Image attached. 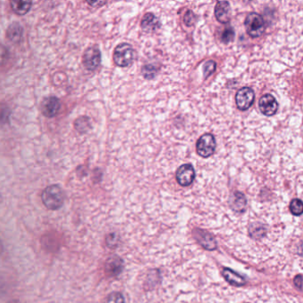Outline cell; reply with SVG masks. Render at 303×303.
<instances>
[{
    "label": "cell",
    "mask_w": 303,
    "mask_h": 303,
    "mask_svg": "<svg viewBox=\"0 0 303 303\" xmlns=\"http://www.w3.org/2000/svg\"><path fill=\"white\" fill-rule=\"evenodd\" d=\"M184 21H185V23L187 26H189V27L194 24L195 16H194V14L192 13V11H187L186 14L185 15V17H184Z\"/></svg>",
    "instance_id": "cell-23"
},
{
    "label": "cell",
    "mask_w": 303,
    "mask_h": 303,
    "mask_svg": "<svg viewBox=\"0 0 303 303\" xmlns=\"http://www.w3.org/2000/svg\"><path fill=\"white\" fill-rule=\"evenodd\" d=\"M155 73H156V70L152 66H146L143 68V74L145 77L151 78L155 75Z\"/></svg>",
    "instance_id": "cell-24"
},
{
    "label": "cell",
    "mask_w": 303,
    "mask_h": 303,
    "mask_svg": "<svg viewBox=\"0 0 303 303\" xmlns=\"http://www.w3.org/2000/svg\"><path fill=\"white\" fill-rule=\"evenodd\" d=\"M136 52L134 48L127 43L118 45L114 52V62L119 67H127L134 62Z\"/></svg>",
    "instance_id": "cell-2"
},
{
    "label": "cell",
    "mask_w": 303,
    "mask_h": 303,
    "mask_svg": "<svg viewBox=\"0 0 303 303\" xmlns=\"http://www.w3.org/2000/svg\"><path fill=\"white\" fill-rule=\"evenodd\" d=\"M12 9L17 15L23 16L31 9L32 2L31 1H12L10 3Z\"/></svg>",
    "instance_id": "cell-17"
},
{
    "label": "cell",
    "mask_w": 303,
    "mask_h": 303,
    "mask_svg": "<svg viewBox=\"0 0 303 303\" xmlns=\"http://www.w3.org/2000/svg\"><path fill=\"white\" fill-rule=\"evenodd\" d=\"M106 303H124V298L121 293H112L108 296Z\"/></svg>",
    "instance_id": "cell-22"
},
{
    "label": "cell",
    "mask_w": 303,
    "mask_h": 303,
    "mask_svg": "<svg viewBox=\"0 0 303 303\" xmlns=\"http://www.w3.org/2000/svg\"><path fill=\"white\" fill-rule=\"evenodd\" d=\"M6 35H7V37L12 42L17 43V42L20 41L21 36H22V28H21V26L19 23H17V22L11 24L9 26V28H8V30H7Z\"/></svg>",
    "instance_id": "cell-16"
},
{
    "label": "cell",
    "mask_w": 303,
    "mask_h": 303,
    "mask_svg": "<svg viewBox=\"0 0 303 303\" xmlns=\"http://www.w3.org/2000/svg\"><path fill=\"white\" fill-rule=\"evenodd\" d=\"M230 206L231 208L235 212H243L246 209L247 206V198L241 192H235L230 199Z\"/></svg>",
    "instance_id": "cell-13"
},
{
    "label": "cell",
    "mask_w": 303,
    "mask_h": 303,
    "mask_svg": "<svg viewBox=\"0 0 303 303\" xmlns=\"http://www.w3.org/2000/svg\"><path fill=\"white\" fill-rule=\"evenodd\" d=\"M8 303H19L17 301H10Z\"/></svg>",
    "instance_id": "cell-28"
},
{
    "label": "cell",
    "mask_w": 303,
    "mask_h": 303,
    "mask_svg": "<svg viewBox=\"0 0 303 303\" xmlns=\"http://www.w3.org/2000/svg\"><path fill=\"white\" fill-rule=\"evenodd\" d=\"M42 201L49 210H58L64 203V193L60 186H49L42 193Z\"/></svg>",
    "instance_id": "cell-1"
},
{
    "label": "cell",
    "mask_w": 303,
    "mask_h": 303,
    "mask_svg": "<svg viewBox=\"0 0 303 303\" xmlns=\"http://www.w3.org/2000/svg\"><path fill=\"white\" fill-rule=\"evenodd\" d=\"M266 232V229L264 228L263 225L260 224V223H255V224H252L249 228V233L252 237H255V238H260L262 236H264Z\"/></svg>",
    "instance_id": "cell-19"
},
{
    "label": "cell",
    "mask_w": 303,
    "mask_h": 303,
    "mask_svg": "<svg viewBox=\"0 0 303 303\" xmlns=\"http://www.w3.org/2000/svg\"><path fill=\"white\" fill-rule=\"evenodd\" d=\"M216 147H217V143H216L215 137L210 134L202 135V137L198 140L197 144H196L198 155L205 159L211 157L215 153Z\"/></svg>",
    "instance_id": "cell-4"
},
{
    "label": "cell",
    "mask_w": 303,
    "mask_h": 303,
    "mask_svg": "<svg viewBox=\"0 0 303 303\" xmlns=\"http://www.w3.org/2000/svg\"><path fill=\"white\" fill-rule=\"evenodd\" d=\"M176 177L177 182L183 187L191 185L195 178L193 166L190 164H183L177 169Z\"/></svg>",
    "instance_id": "cell-7"
},
{
    "label": "cell",
    "mask_w": 303,
    "mask_h": 303,
    "mask_svg": "<svg viewBox=\"0 0 303 303\" xmlns=\"http://www.w3.org/2000/svg\"><path fill=\"white\" fill-rule=\"evenodd\" d=\"M245 27L248 35L251 37L262 36L266 29L263 16L257 13H250L248 15L245 20Z\"/></svg>",
    "instance_id": "cell-3"
},
{
    "label": "cell",
    "mask_w": 303,
    "mask_h": 303,
    "mask_svg": "<svg viewBox=\"0 0 303 303\" xmlns=\"http://www.w3.org/2000/svg\"><path fill=\"white\" fill-rule=\"evenodd\" d=\"M106 243H107L108 247H115V246L117 245V235H116V234H111V235H109L108 237L106 238Z\"/></svg>",
    "instance_id": "cell-26"
},
{
    "label": "cell",
    "mask_w": 303,
    "mask_h": 303,
    "mask_svg": "<svg viewBox=\"0 0 303 303\" xmlns=\"http://www.w3.org/2000/svg\"><path fill=\"white\" fill-rule=\"evenodd\" d=\"M83 62L87 70L94 71L100 66L101 62V53L99 48L89 47L84 53Z\"/></svg>",
    "instance_id": "cell-6"
},
{
    "label": "cell",
    "mask_w": 303,
    "mask_h": 303,
    "mask_svg": "<svg viewBox=\"0 0 303 303\" xmlns=\"http://www.w3.org/2000/svg\"><path fill=\"white\" fill-rule=\"evenodd\" d=\"M160 21L156 16L151 13H147L143 17L141 21V28L147 32H153L160 28Z\"/></svg>",
    "instance_id": "cell-12"
},
{
    "label": "cell",
    "mask_w": 303,
    "mask_h": 303,
    "mask_svg": "<svg viewBox=\"0 0 303 303\" xmlns=\"http://www.w3.org/2000/svg\"><path fill=\"white\" fill-rule=\"evenodd\" d=\"M259 108H260V110L263 115H265L267 117H271L273 115L277 113L278 103L276 98L271 94L267 93V94H264L260 99Z\"/></svg>",
    "instance_id": "cell-8"
},
{
    "label": "cell",
    "mask_w": 303,
    "mask_h": 303,
    "mask_svg": "<svg viewBox=\"0 0 303 303\" xmlns=\"http://www.w3.org/2000/svg\"><path fill=\"white\" fill-rule=\"evenodd\" d=\"M234 36H235L234 30H233L232 27H229V28H226L222 32L221 39H222V41L223 43L228 44V43L233 41Z\"/></svg>",
    "instance_id": "cell-21"
},
{
    "label": "cell",
    "mask_w": 303,
    "mask_h": 303,
    "mask_svg": "<svg viewBox=\"0 0 303 303\" xmlns=\"http://www.w3.org/2000/svg\"><path fill=\"white\" fill-rule=\"evenodd\" d=\"M290 211L293 215L300 216L303 214V202L301 199L295 198L290 203Z\"/></svg>",
    "instance_id": "cell-18"
},
{
    "label": "cell",
    "mask_w": 303,
    "mask_h": 303,
    "mask_svg": "<svg viewBox=\"0 0 303 303\" xmlns=\"http://www.w3.org/2000/svg\"><path fill=\"white\" fill-rule=\"evenodd\" d=\"M216 68H217V63L214 62V61H208V62H206L204 64V66H203L204 77L207 78L210 75H212L213 73L216 71Z\"/></svg>",
    "instance_id": "cell-20"
},
{
    "label": "cell",
    "mask_w": 303,
    "mask_h": 303,
    "mask_svg": "<svg viewBox=\"0 0 303 303\" xmlns=\"http://www.w3.org/2000/svg\"><path fill=\"white\" fill-rule=\"evenodd\" d=\"M215 16L219 22L227 23L231 20V5L227 1H218L215 7Z\"/></svg>",
    "instance_id": "cell-11"
},
{
    "label": "cell",
    "mask_w": 303,
    "mask_h": 303,
    "mask_svg": "<svg viewBox=\"0 0 303 303\" xmlns=\"http://www.w3.org/2000/svg\"><path fill=\"white\" fill-rule=\"evenodd\" d=\"M61 108V102L58 98H46L42 103V112L47 118H52L56 116Z\"/></svg>",
    "instance_id": "cell-10"
},
{
    "label": "cell",
    "mask_w": 303,
    "mask_h": 303,
    "mask_svg": "<svg viewBox=\"0 0 303 303\" xmlns=\"http://www.w3.org/2000/svg\"><path fill=\"white\" fill-rule=\"evenodd\" d=\"M255 94L252 88H243L237 91L236 94V104L238 109L247 110L250 108L254 102Z\"/></svg>",
    "instance_id": "cell-5"
},
{
    "label": "cell",
    "mask_w": 303,
    "mask_h": 303,
    "mask_svg": "<svg viewBox=\"0 0 303 303\" xmlns=\"http://www.w3.org/2000/svg\"><path fill=\"white\" fill-rule=\"evenodd\" d=\"M8 58L7 48L3 45H0V64H3Z\"/></svg>",
    "instance_id": "cell-25"
},
{
    "label": "cell",
    "mask_w": 303,
    "mask_h": 303,
    "mask_svg": "<svg viewBox=\"0 0 303 303\" xmlns=\"http://www.w3.org/2000/svg\"><path fill=\"white\" fill-rule=\"evenodd\" d=\"M122 269V261L118 256L110 257L106 263V271L109 276H117Z\"/></svg>",
    "instance_id": "cell-14"
},
{
    "label": "cell",
    "mask_w": 303,
    "mask_h": 303,
    "mask_svg": "<svg viewBox=\"0 0 303 303\" xmlns=\"http://www.w3.org/2000/svg\"><path fill=\"white\" fill-rule=\"evenodd\" d=\"M222 276L228 283L235 286H241L246 284L245 278H243L242 276L238 275L237 273L234 272L231 268L224 267L222 270Z\"/></svg>",
    "instance_id": "cell-15"
},
{
    "label": "cell",
    "mask_w": 303,
    "mask_h": 303,
    "mask_svg": "<svg viewBox=\"0 0 303 303\" xmlns=\"http://www.w3.org/2000/svg\"><path fill=\"white\" fill-rule=\"evenodd\" d=\"M193 235H194V237L197 240L198 243L203 248H205L206 250H208V251L216 250L217 241H216L215 237L209 232L196 229L193 232Z\"/></svg>",
    "instance_id": "cell-9"
},
{
    "label": "cell",
    "mask_w": 303,
    "mask_h": 303,
    "mask_svg": "<svg viewBox=\"0 0 303 303\" xmlns=\"http://www.w3.org/2000/svg\"><path fill=\"white\" fill-rule=\"evenodd\" d=\"M294 280H295V281H294L295 285H296L298 287H302V284H303V278H302V277H301V276H298V277L295 278Z\"/></svg>",
    "instance_id": "cell-27"
}]
</instances>
